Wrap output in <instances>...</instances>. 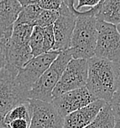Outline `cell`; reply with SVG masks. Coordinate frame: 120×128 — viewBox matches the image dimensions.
Listing matches in <instances>:
<instances>
[{
  "label": "cell",
  "instance_id": "1",
  "mask_svg": "<svg viewBox=\"0 0 120 128\" xmlns=\"http://www.w3.org/2000/svg\"><path fill=\"white\" fill-rule=\"evenodd\" d=\"M76 24L70 39V50L72 58L88 60L94 56L97 41V19L93 7L76 13Z\"/></svg>",
  "mask_w": 120,
  "mask_h": 128
},
{
  "label": "cell",
  "instance_id": "2",
  "mask_svg": "<svg viewBox=\"0 0 120 128\" xmlns=\"http://www.w3.org/2000/svg\"><path fill=\"white\" fill-rule=\"evenodd\" d=\"M86 88L95 99L111 101L116 93V80L113 62L94 56L88 60Z\"/></svg>",
  "mask_w": 120,
  "mask_h": 128
},
{
  "label": "cell",
  "instance_id": "3",
  "mask_svg": "<svg viewBox=\"0 0 120 128\" xmlns=\"http://www.w3.org/2000/svg\"><path fill=\"white\" fill-rule=\"evenodd\" d=\"M33 26L15 23L5 54V66L18 72L33 58L29 40Z\"/></svg>",
  "mask_w": 120,
  "mask_h": 128
},
{
  "label": "cell",
  "instance_id": "4",
  "mask_svg": "<svg viewBox=\"0 0 120 128\" xmlns=\"http://www.w3.org/2000/svg\"><path fill=\"white\" fill-rule=\"evenodd\" d=\"M71 58L72 56L69 49L61 51L48 69L33 84L29 90V99L40 100L47 102H52V91L67 64Z\"/></svg>",
  "mask_w": 120,
  "mask_h": 128
},
{
  "label": "cell",
  "instance_id": "5",
  "mask_svg": "<svg viewBox=\"0 0 120 128\" xmlns=\"http://www.w3.org/2000/svg\"><path fill=\"white\" fill-rule=\"evenodd\" d=\"M17 72L5 66L0 70V119L15 105L29 99V90L17 81Z\"/></svg>",
  "mask_w": 120,
  "mask_h": 128
},
{
  "label": "cell",
  "instance_id": "6",
  "mask_svg": "<svg viewBox=\"0 0 120 128\" xmlns=\"http://www.w3.org/2000/svg\"><path fill=\"white\" fill-rule=\"evenodd\" d=\"M88 78V60L71 58L67 64L58 84L52 91V98L86 85Z\"/></svg>",
  "mask_w": 120,
  "mask_h": 128
},
{
  "label": "cell",
  "instance_id": "7",
  "mask_svg": "<svg viewBox=\"0 0 120 128\" xmlns=\"http://www.w3.org/2000/svg\"><path fill=\"white\" fill-rule=\"evenodd\" d=\"M98 36L94 56L113 61L120 54V34L117 25L97 20Z\"/></svg>",
  "mask_w": 120,
  "mask_h": 128
},
{
  "label": "cell",
  "instance_id": "8",
  "mask_svg": "<svg viewBox=\"0 0 120 128\" xmlns=\"http://www.w3.org/2000/svg\"><path fill=\"white\" fill-rule=\"evenodd\" d=\"M31 119L29 128H63L64 118L52 102L29 99Z\"/></svg>",
  "mask_w": 120,
  "mask_h": 128
},
{
  "label": "cell",
  "instance_id": "9",
  "mask_svg": "<svg viewBox=\"0 0 120 128\" xmlns=\"http://www.w3.org/2000/svg\"><path fill=\"white\" fill-rule=\"evenodd\" d=\"M60 52L52 50L33 57L18 70L16 79L24 88L30 90L35 82L48 69Z\"/></svg>",
  "mask_w": 120,
  "mask_h": 128
},
{
  "label": "cell",
  "instance_id": "10",
  "mask_svg": "<svg viewBox=\"0 0 120 128\" xmlns=\"http://www.w3.org/2000/svg\"><path fill=\"white\" fill-rule=\"evenodd\" d=\"M58 17L53 23L55 42L52 50L61 52L69 49L76 16L64 2L58 9Z\"/></svg>",
  "mask_w": 120,
  "mask_h": 128
},
{
  "label": "cell",
  "instance_id": "11",
  "mask_svg": "<svg viewBox=\"0 0 120 128\" xmlns=\"http://www.w3.org/2000/svg\"><path fill=\"white\" fill-rule=\"evenodd\" d=\"M94 100L97 99H95L86 86H84L76 90L64 92L53 97L51 102L53 104L59 114L64 118L69 114L85 107Z\"/></svg>",
  "mask_w": 120,
  "mask_h": 128
},
{
  "label": "cell",
  "instance_id": "12",
  "mask_svg": "<svg viewBox=\"0 0 120 128\" xmlns=\"http://www.w3.org/2000/svg\"><path fill=\"white\" fill-rule=\"evenodd\" d=\"M21 8L19 0H0V46L7 48L13 26Z\"/></svg>",
  "mask_w": 120,
  "mask_h": 128
},
{
  "label": "cell",
  "instance_id": "13",
  "mask_svg": "<svg viewBox=\"0 0 120 128\" xmlns=\"http://www.w3.org/2000/svg\"><path fill=\"white\" fill-rule=\"evenodd\" d=\"M107 103L103 100H94L91 103L81 108L64 118L63 128H84L89 125Z\"/></svg>",
  "mask_w": 120,
  "mask_h": 128
},
{
  "label": "cell",
  "instance_id": "14",
  "mask_svg": "<svg viewBox=\"0 0 120 128\" xmlns=\"http://www.w3.org/2000/svg\"><path fill=\"white\" fill-rule=\"evenodd\" d=\"M93 8L97 20L114 25L120 23V0H100Z\"/></svg>",
  "mask_w": 120,
  "mask_h": 128
},
{
  "label": "cell",
  "instance_id": "15",
  "mask_svg": "<svg viewBox=\"0 0 120 128\" xmlns=\"http://www.w3.org/2000/svg\"><path fill=\"white\" fill-rule=\"evenodd\" d=\"M115 119L109 103L107 102L89 125L84 128H114Z\"/></svg>",
  "mask_w": 120,
  "mask_h": 128
},
{
  "label": "cell",
  "instance_id": "16",
  "mask_svg": "<svg viewBox=\"0 0 120 128\" xmlns=\"http://www.w3.org/2000/svg\"><path fill=\"white\" fill-rule=\"evenodd\" d=\"M2 119L7 124H9L10 121L16 119H25L27 120H30L31 111L30 106H29V102L27 101L25 102H22V103L15 105Z\"/></svg>",
  "mask_w": 120,
  "mask_h": 128
},
{
  "label": "cell",
  "instance_id": "17",
  "mask_svg": "<svg viewBox=\"0 0 120 128\" xmlns=\"http://www.w3.org/2000/svg\"><path fill=\"white\" fill-rule=\"evenodd\" d=\"M41 9L37 4H29L21 8L15 23H21L34 26L36 19Z\"/></svg>",
  "mask_w": 120,
  "mask_h": 128
},
{
  "label": "cell",
  "instance_id": "18",
  "mask_svg": "<svg viewBox=\"0 0 120 128\" xmlns=\"http://www.w3.org/2000/svg\"><path fill=\"white\" fill-rule=\"evenodd\" d=\"M29 46L31 49L33 57L45 54L44 50V40H43L42 28L34 26L33 28L32 34L29 40Z\"/></svg>",
  "mask_w": 120,
  "mask_h": 128
},
{
  "label": "cell",
  "instance_id": "19",
  "mask_svg": "<svg viewBox=\"0 0 120 128\" xmlns=\"http://www.w3.org/2000/svg\"><path fill=\"white\" fill-rule=\"evenodd\" d=\"M58 15H59L58 10H53L41 9L40 12L36 19V22L34 23V26L45 28L49 26V25H53L55 21L58 17Z\"/></svg>",
  "mask_w": 120,
  "mask_h": 128
},
{
  "label": "cell",
  "instance_id": "20",
  "mask_svg": "<svg viewBox=\"0 0 120 128\" xmlns=\"http://www.w3.org/2000/svg\"><path fill=\"white\" fill-rule=\"evenodd\" d=\"M43 40H44V50L47 52L52 51L54 46L55 39L53 32V25H49L47 27L42 28Z\"/></svg>",
  "mask_w": 120,
  "mask_h": 128
},
{
  "label": "cell",
  "instance_id": "21",
  "mask_svg": "<svg viewBox=\"0 0 120 128\" xmlns=\"http://www.w3.org/2000/svg\"><path fill=\"white\" fill-rule=\"evenodd\" d=\"M108 103L113 111L115 121L120 122V93L116 92Z\"/></svg>",
  "mask_w": 120,
  "mask_h": 128
},
{
  "label": "cell",
  "instance_id": "22",
  "mask_svg": "<svg viewBox=\"0 0 120 128\" xmlns=\"http://www.w3.org/2000/svg\"><path fill=\"white\" fill-rule=\"evenodd\" d=\"M63 3V0H40L37 4L42 10H58Z\"/></svg>",
  "mask_w": 120,
  "mask_h": 128
},
{
  "label": "cell",
  "instance_id": "23",
  "mask_svg": "<svg viewBox=\"0 0 120 128\" xmlns=\"http://www.w3.org/2000/svg\"><path fill=\"white\" fill-rule=\"evenodd\" d=\"M113 62L114 74L116 80V92L120 93V54L115 58Z\"/></svg>",
  "mask_w": 120,
  "mask_h": 128
},
{
  "label": "cell",
  "instance_id": "24",
  "mask_svg": "<svg viewBox=\"0 0 120 128\" xmlns=\"http://www.w3.org/2000/svg\"><path fill=\"white\" fill-rule=\"evenodd\" d=\"M100 0H76V4L75 5V9L76 10H80L83 7H94L97 4H99Z\"/></svg>",
  "mask_w": 120,
  "mask_h": 128
},
{
  "label": "cell",
  "instance_id": "25",
  "mask_svg": "<svg viewBox=\"0 0 120 128\" xmlns=\"http://www.w3.org/2000/svg\"><path fill=\"white\" fill-rule=\"evenodd\" d=\"M8 125L10 128H29L30 120L25 119H16L10 121Z\"/></svg>",
  "mask_w": 120,
  "mask_h": 128
},
{
  "label": "cell",
  "instance_id": "26",
  "mask_svg": "<svg viewBox=\"0 0 120 128\" xmlns=\"http://www.w3.org/2000/svg\"><path fill=\"white\" fill-rule=\"evenodd\" d=\"M6 47L0 46V70L5 66V54H6Z\"/></svg>",
  "mask_w": 120,
  "mask_h": 128
},
{
  "label": "cell",
  "instance_id": "27",
  "mask_svg": "<svg viewBox=\"0 0 120 128\" xmlns=\"http://www.w3.org/2000/svg\"><path fill=\"white\" fill-rule=\"evenodd\" d=\"M0 128H10L7 123L3 121V119H0Z\"/></svg>",
  "mask_w": 120,
  "mask_h": 128
},
{
  "label": "cell",
  "instance_id": "28",
  "mask_svg": "<svg viewBox=\"0 0 120 128\" xmlns=\"http://www.w3.org/2000/svg\"><path fill=\"white\" fill-rule=\"evenodd\" d=\"M114 128H120V122H116Z\"/></svg>",
  "mask_w": 120,
  "mask_h": 128
},
{
  "label": "cell",
  "instance_id": "29",
  "mask_svg": "<svg viewBox=\"0 0 120 128\" xmlns=\"http://www.w3.org/2000/svg\"><path fill=\"white\" fill-rule=\"evenodd\" d=\"M117 28H118V31H119V33L120 34V23L117 25Z\"/></svg>",
  "mask_w": 120,
  "mask_h": 128
},
{
  "label": "cell",
  "instance_id": "30",
  "mask_svg": "<svg viewBox=\"0 0 120 128\" xmlns=\"http://www.w3.org/2000/svg\"><path fill=\"white\" fill-rule=\"evenodd\" d=\"M63 1H64V0H63Z\"/></svg>",
  "mask_w": 120,
  "mask_h": 128
}]
</instances>
